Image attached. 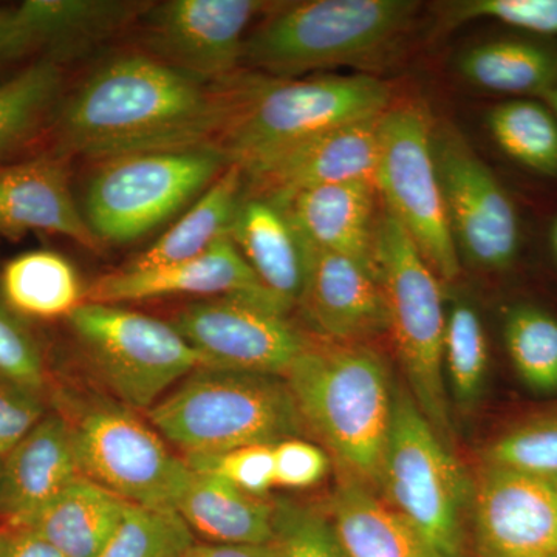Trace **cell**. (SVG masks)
<instances>
[{
  "label": "cell",
  "mask_w": 557,
  "mask_h": 557,
  "mask_svg": "<svg viewBox=\"0 0 557 557\" xmlns=\"http://www.w3.org/2000/svg\"><path fill=\"white\" fill-rule=\"evenodd\" d=\"M255 78L209 83L148 53L121 54L62 98L51 121L54 153L100 161L219 146Z\"/></svg>",
  "instance_id": "6da1fadb"
},
{
  "label": "cell",
  "mask_w": 557,
  "mask_h": 557,
  "mask_svg": "<svg viewBox=\"0 0 557 557\" xmlns=\"http://www.w3.org/2000/svg\"><path fill=\"white\" fill-rule=\"evenodd\" d=\"M284 380L343 478L379 487L395 397L383 358L366 344L309 338Z\"/></svg>",
  "instance_id": "7a4b0ae2"
},
{
  "label": "cell",
  "mask_w": 557,
  "mask_h": 557,
  "mask_svg": "<svg viewBox=\"0 0 557 557\" xmlns=\"http://www.w3.org/2000/svg\"><path fill=\"white\" fill-rule=\"evenodd\" d=\"M152 426L189 456L276 445L306 424L281 376L197 369L148 410Z\"/></svg>",
  "instance_id": "3957f363"
},
{
  "label": "cell",
  "mask_w": 557,
  "mask_h": 557,
  "mask_svg": "<svg viewBox=\"0 0 557 557\" xmlns=\"http://www.w3.org/2000/svg\"><path fill=\"white\" fill-rule=\"evenodd\" d=\"M408 0H310L281 7L245 40L242 65L288 79L383 53L409 27Z\"/></svg>",
  "instance_id": "277c9868"
},
{
  "label": "cell",
  "mask_w": 557,
  "mask_h": 557,
  "mask_svg": "<svg viewBox=\"0 0 557 557\" xmlns=\"http://www.w3.org/2000/svg\"><path fill=\"white\" fill-rule=\"evenodd\" d=\"M373 258L386 300L387 330L408 376L410 395L450 449L454 428L443 366L448 317L437 274L387 209L375 225Z\"/></svg>",
  "instance_id": "5b68a950"
},
{
  "label": "cell",
  "mask_w": 557,
  "mask_h": 557,
  "mask_svg": "<svg viewBox=\"0 0 557 557\" xmlns=\"http://www.w3.org/2000/svg\"><path fill=\"white\" fill-rule=\"evenodd\" d=\"M97 163L84 193V219L100 245H126L199 199L231 161L212 145L127 153Z\"/></svg>",
  "instance_id": "8992f818"
},
{
  "label": "cell",
  "mask_w": 557,
  "mask_h": 557,
  "mask_svg": "<svg viewBox=\"0 0 557 557\" xmlns=\"http://www.w3.org/2000/svg\"><path fill=\"white\" fill-rule=\"evenodd\" d=\"M391 101L388 84L370 75L306 81L256 76L219 148L244 168L302 139L376 119Z\"/></svg>",
  "instance_id": "52a82bcc"
},
{
  "label": "cell",
  "mask_w": 557,
  "mask_h": 557,
  "mask_svg": "<svg viewBox=\"0 0 557 557\" xmlns=\"http://www.w3.org/2000/svg\"><path fill=\"white\" fill-rule=\"evenodd\" d=\"M379 490L435 557H467L468 479L408 388L395 387Z\"/></svg>",
  "instance_id": "ba28073f"
},
{
  "label": "cell",
  "mask_w": 557,
  "mask_h": 557,
  "mask_svg": "<svg viewBox=\"0 0 557 557\" xmlns=\"http://www.w3.org/2000/svg\"><path fill=\"white\" fill-rule=\"evenodd\" d=\"M102 383L129 409H152L203 366L171 322L115 304L83 302L67 318Z\"/></svg>",
  "instance_id": "9c48e42d"
},
{
  "label": "cell",
  "mask_w": 557,
  "mask_h": 557,
  "mask_svg": "<svg viewBox=\"0 0 557 557\" xmlns=\"http://www.w3.org/2000/svg\"><path fill=\"white\" fill-rule=\"evenodd\" d=\"M432 138L434 129L420 106H391L380 120L373 183L432 271L454 281L460 274V255L446 215Z\"/></svg>",
  "instance_id": "30bf717a"
},
{
  "label": "cell",
  "mask_w": 557,
  "mask_h": 557,
  "mask_svg": "<svg viewBox=\"0 0 557 557\" xmlns=\"http://www.w3.org/2000/svg\"><path fill=\"white\" fill-rule=\"evenodd\" d=\"M120 405L98 403L70 421L84 478L135 507L175 511L190 475L188 463Z\"/></svg>",
  "instance_id": "8fae6325"
},
{
  "label": "cell",
  "mask_w": 557,
  "mask_h": 557,
  "mask_svg": "<svg viewBox=\"0 0 557 557\" xmlns=\"http://www.w3.org/2000/svg\"><path fill=\"white\" fill-rule=\"evenodd\" d=\"M432 146L458 255L482 270L508 269L518 256L519 219L507 190L456 129L434 131Z\"/></svg>",
  "instance_id": "7c38bea8"
},
{
  "label": "cell",
  "mask_w": 557,
  "mask_h": 557,
  "mask_svg": "<svg viewBox=\"0 0 557 557\" xmlns=\"http://www.w3.org/2000/svg\"><path fill=\"white\" fill-rule=\"evenodd\" d=\"M170 322L200 355L201 368L226 372L284 379L309 339L285 314L240 298L194 300Z\"/></svg>",
  "instance_id": "4fadbf2b"
},
{
  "label": "cell",
  "mask_w": 557,
  "mask_h": 557,
  "mask_svg": "<svg viewBox=\"0 0 557 557\" xmlns=\"http://www.w3.org/2000/svg\"><path fill=\"white\" fill-rule=\"evenodd\" d=\"M267 3L258 0H168L141 14L150 57L209 83L239 75L247 30Z\"/></svg>",
  "instance_id": "5bb4252c"
},
{
  "label": "cell",
  "mask_w": 557,
  "mask_h": 557,
  "mask_svg": "<svg viewBox=\"0 0 557 557\" xmlns=\"http://www.w3.org/2000/svg\"><path fill=\"white\" fill-rule=\"evenodd\" d=\"M478 557H557V483L487 465L472 487Z\"/></svg>",
  "instance_id": "9a60e30c"
},
{
  "label": "cell",
  "mask_w": 557,
  "mask_h": 557,
  "mask_svg": "<svg viewBox=\"0 0 557 557\" xmlns=\"http://www.w3.org/2000/svg\"><path fill=\"white\" fill-rule=\"evenodd\" d=\"M381 116L314 135L252 161L242 168L245 196L282 201L314 186L357 180L373 183Z\"/></svg>",
  "instance_id": "2e32d148"
},
{
  "label": "cell",
  "mask_w": 557,
  "mask_h": 557,
  "mask_svg": "<svg viewBox=\"0 0 557 557\" xmlns=\"http://www.w3.org/2000/svg\"><path fill=\"white\" fill-rule=\"evenodd\" d=\"M174 296L240 298L282 313L231 236L186 262L139 271L120 269L106 274L87 289L86 302L123 306Z\"/></svg>",
  "instance_id": "e0dca14e"
},
{
  "label": "cell",
  "mask_w": 557,
  "mask_h": 557,
  "mask_svg": "<svg viewBox=\"0 0 557 557\" xmlns=\"http://www.w3.org/2000/svg\"><path fill=\"white\" fill-rule=\"evenodd\" d=\"M302 244L306 273L298 306L318 338L361 343L387 330L386 300L376 270L304 239Z\"/></svg>",
  "instance_id": "ac0fdd59"
},
{
  "label": "cell",
  "mask_w": 557,
  "mask_h": 557,
  "mask_svg": "<svg viewBox=\"0 0 557 557\" xmlns=\"http://www.w3.org/2000/svg\"><path fill=\"white\" fill-rule=\"evenodd\" d=\"M57 234L97 249L83 209L70 186L69 164L60 153L0 166V236Z\"/></svg>",
  "instance_id": "d6986e66"
},
{
  "label": "cell",
  "mask_w": 557,
  "mask_h": 557,
  "mask_svg": "<svg viewBox=\"0 0 557 557\" xmlns=\"http://www.w3.org/2000/svg\"><path fill=\"white\" fill-rule=\"evenodd\" d=\"M69 418L46 417L5 456L0 469V511L21 520L83 479Z\"/></svg>",
  "instance_id": "ffe728a7"
},
{
  "label": "cell",
  "mask_w": 557,
  "mask_h": 557,
  "mask_svg": "<svg viewBox=\"0 0 557 557\" xmlns=\"http://www.w3.org/2000/svg\"><path fill=\"white\" fill-rule=\"evenodd\" d=\"M375 193L372 182L357 180L299 190L274 203L287 212L307 244L339 252L376 270L373 258Z\"/></svg>",
  "instance_id": "44dd1931"
},
{
  "label": "cell",
  "mask_w": 557,
  "mask_h": 557,
  "mask_svg": "<svg viewBox=\"0 0 557 557\" xmlns=\"http://www.w3.org/2000/svg\"><path fill=\"white\" fill-rule=\"evenodd\" d=\"M231 239L282 313L298 306L306 255L287 212L262 197H244Z\"/></svg>",
  "instance_id": "7402d4cb"
},
{
  "label": "cell",
  "mask_w": 557,
  "mask_h": 557,
  "mask_svg": "<svg viewBox=\"0 0 557 557\" xmlns=\"http://www.w3.org/2000/svg\"><path fill=\"white\" fill-rule=\"evenodd\" d=\"M148 7L120 0H27L14 10L30 50H44L60 62L139 20Z\"/></svg>",
  "instance_id": "603a6c76"
},
{
  "label": "cell",
  "mask_w": 557,
  "mask_h": 557,
  "mask_svg": "<svg viewBox=\"0 0 557 557\" xmlns=\"http://www.w3.org/2000/svg\"><path fill=\"white\" fill-rule=\"evenodd\" d=\"M131 504L83 478L20 523L47 539L65 557H98Z\"/></svg>",
  "instance_id": "cb8c5ba5"
},
{
  "label": "cell",
  "mask_w": 557,
  "mask_h": 557,
  "mask_svg": "<svg viewBox=\"0 0 557 557\" xmlns=\"http://www.w3.org/2000/svg\"><path fill=\"white\" fill-rule=\"evenodd\" d=\"M273 504L249 496L215 475L190 469L175 512L209 544H269L273 541Z\"/></svg>",
  "instance_id": "d4e9b609"
},
{
  "label": "cell",
  "mask_w": 557,
  "mask_h": 557,
  "mask_svg": "<svg viewBox=\"0 0 557 557\" xmlns=\"http://www.w3.org/2000/svg\"><path fill=\"white\" fill-rule=\"evenodd\" d=\"M330 512L347 557H435L408 520L357 480L341 475Z\"/></svg>",
  "instance_id": "484cf974"
},
{
  "label": "cell",
  "mask_w": 557,
  "mask_h": 557,
  "mask_svg": "<svg viewBox=\"0 0 557 557\" xmlns=\"http://www.w3.org/2000/svg\"><path fill=\"white\" fill-rule=\"evenodd\" d=\"M245 197L244 171L231 163L166 233L135 256L124 270L160 269L203 255L231 236Z\"/></svg>",
  "instance_id": "4316f807"
},
{
  "label": "cell",
  "mask_w": 557,
  "mask_h": 557,
  "mask_svg": "<svg viewBox=\"0 0 557 557\" xmlns=\"http://www.w3.org/2000/svg\"><path fill=\"white\" fill-rule=\"evenodd\" d=\"M0 293L24 321L69 318L86 302L78 271L51 249H35L11 259L0 273Z\"/></svg>",
  "instance_id": "83f0119b"
},
{
  "label": "cell",
  "mask_w": 557,
  "mask_h": 557,
  "mask_svg": "<svg viewBox=\"0 0 557 557\" xmlns=\"http://www.w3.org/2000/svg\"><path fill=\"white\" fill-rule=\"evenodd\" d=\"M458 70L480 89L544 97L557 84V53L525 40H494L465 51Z\"/></svg>",
  "instance_id": "f1b7e54d"
},
{
  "label": "cell",
  "mask_w": 557,
  "mask_h": 557,
  "mask_svg": "<svg viewBox=\"0 0 557 557\" xmlns=\"http://www.w3.org/2000/svg\"><path fill=\"white\" fill-rule=\"evenodd\" d=\"M60 62L42 58L0 83V161L36 138L62 100Z\"/></svg>",
  "instance_id": "f546056e"
},
{
  "label": "cell",
  "mask_w": 557,
  "mask_h": 557,
  "mask_svg": "<svg viewBox=\"0 0 557 557\" xmlns=\"http://www.w3.org/2000/svg\"><path fill=\"white\" fill-rule=\"evenodd\" d=\"M498 148L528 170L557 175V120L548 106L531 100L502 102L487 115Z\"/></svg>",
  "instance_id": "4dcf8cb0"
},
{
  "label": "cell",
  "mask_w": 557,
  "mask_h": 557,
  "mask_svg": "<svg viewBox=\"0 0 557 557\" xmlns=\"http://www.w3.org/2000/svg\"><path fill=\"white\" fill-rule=\"evenodd\" d=\"M505 341L516 372L528 387L557 392V319L534 307H516L505 322Z\"/></svg>",
  "instance_id": "1f68e13d"
},
{
  "label": "cell",
  "mask_w": 557,
  "mask_h": 557,
  "mask_svg": "<svg viewBox=\"0 0 557 557\" xmlns=\"http://www.w3.org/2000/svg\"><path fill=\"white\" fill-rule=\"evenodd\" d=\"M487 339L478 311L457 300L446 319L443 366L454 398L461 406H471L482 394L486 380Z\"/></svg>",
  "instance_id": "d6a6232c"
},
{
  "label": "cell",
  "mask_w": 557,
  "mask_h": 557,
  "mask_svg": "<svg viewBox=\"0 0 557 557\" xmlns=\"http://www.w3.org/2000/svg\"><path fill=\"white\" fill-rule=\"evenodd\" d=\"M194 544L193 531L177 512L129 505L98 557H185Z\"/></svg>",
  "instance_id": "836d02e7"
},
{
  "label": "cell",
  "mask_w": 557,
  "mask_h": 557,
  "mask_svg": "<svg viewBox=\"0 0 557 557\" xmlns=\"http://www.w3.org/2000/svg\"><path fill=\"white\" fill-rule=\"evenodd\" d=\"M485 463L531 474L557 475V409L522 421L486 449Z\"/></svg>",
  "instance_id": "e575fe53"
},
{
  "label": "cell",
  "mask_w": 557,
  "mask_h": 557,
  "mask_svg": "<svg viewBox=\"0 0 557 557\" xmlns=\"http://www.w3.org/2000/svg\"><path fill=\"white\" fill-rule=\"evenodd\" d=\"M273 544L281 557H347L332 522L295 502L273 504Z\"/></svg>",
  "instance_id": "d590c367"
},
{
  "label": "cell",
  "mask_w": 557,
  "mask_h": 557,
  "mask_svg": "<svg viewBox=\"0 0 557 557\" xmlns=\"http://www.w3.org/2000/svg\"><path fill=\"white\" fill-rule=\"evenodd\" d=\"M194 471L215 475L249 496L263 498L274 483L273 445L244 446L211 456L185 457Z\"/></svg>",
  "instance_id": "8d00e7d4"
},
{
  "label": "cell",
  "mask_w": 557,
  "mask_h": 557,
  "mask_svg": "<svg viewBox=\"0 0 557 557\" xmlns=\"http://www.w3.org/2000/svg\"><path fill=\"white\" fill-rule=\"evenodd\" d=\"M494 20L537 35L557 36V0H465L449 3L453 24Z\"/></svg>",
  "instance_id": "74e56055"
},
{
  "label": "cell",
  "mask_w": 557,
  "mask_h": 557,
  "mask_svg": "<svg viewBox=\"0 0 557 557\" xmlns=\"http://www.w3.org/2000/svg\"><path fill=\"white\" fill-rule=\"evenodd\" d=\"M0 375L40 391L46 383L42 351L24 319L0 293Z\"/></svg>",
  "instance_id": "f35d334b"
},
{
  "label": "cell",
  "mask_w": 557,
  "mask_h": 557,
  "mask_svg": "<svg viewBox=\"0 0 557 557\" xmlns=\"http://www.w3.org/2000/svg\"><path fill=\"white\" fill-rule=\"evenodd\" d=\"M40 391L0 375V458L5 457L42 418Z\"/></svg>",
  "instance_id": "ab89813d"
},
{
  "label": "cell",
  "mask_w": 557,
  "mask_h": 557,
  "mask_svg": "<svg viewBox=\"0 0 557 557\" xmlns=\"http://www.w3.org/2000/svg\"><path fill=\"white\" fill-rule=\"evenodd\" d=\"M273 453L276 486L304 490L317 485L327 474V454L306 440H282L273 445Z\"/></svg>",
  "instance_id": "60d3db41"
},
{
  "label": "cell",
  "mask_w": 557,
  "mask_h": 557,
  "mask_svg": "<svg viewBox=\"0 0 557 557\" xmlns=\"http://www.w3.org/2000/svg\"><path fill=\"white\" fill-rule=\"evenodd\" d=\"M0 557H65L32 528L7 523L0 528Z\"/></svg>",
  "instance_id": "b9f144b4"
},
{
  "label": "cell",
  "mask_w": 557,
  "mask_h": 557,
  "mask_svg": "<svg viewBox=\"0 0 557 557\" xmlns=\"http://www.w3.org/2000/svg\"><path fill=\"white\" fill-rule=\"evenodd\" d=\"M16 10H0V64L30 53Z\"/></svg>",
  "instance_id": "7bdbcfd3"
},
{
  "label": "cell",
  "mask_w": 557,
  "mask_h": 557,
  "mask_svg": "<svg viewBox=\"0 0 557 557\" xmlns=\"http://www.w3.org/2000/svg\"><path fill=\"white\" fill-rule=\"evenodd\" d=\"M185 557H281L273 542L269 544H194Z\"/></svg>",
  "instance_id": "ee69618b"
},
{
  "label": "cell",
  "mask_w": 557,
  "mask_h": 557,
  "mask_svg": "<svg viewBox=\"0 0 557 557\" xmlns=\"http://www.w3.org/2000/svg\"><path fill=\"white\" fill-rule=\"evenodd\" d=\"M544 100L547 102L548 109L552 110L553 115H555L557 120V84L544 95Z\"/></svg>",
  "instance_id": "f6af8a7d"
},
{
  "label": "cell",
  "mask_w": 557,
  "mask_h": 557,
  "mask_svg": "<svg viewBox=\"0 0 557 557\" xmlns=\"http://www.w3.org/2000/svg\"><path fill=\"white\" fill-rule=\"evenodd\" d=\"M552 248L553 252H555V258L557 260V218L555 220V223H553L552 228Z\"/></svg>",
  "instance_id": "bcb514c9"
},
{
  "label": "cell",
  "mask_w": 557,
  "mask_h": 557,
  "mask_svg": "<svg viewBox=\"0 0 557 557\" xmlns=\"http://www.w3.org/2000/svg\"><path fill=\"white\" fill-rule=\"evenodd\" d=\"M548 479H552L553 482L557 483V475H555V478H548Z\"/></svg>",
  "instance_id": "7dc6e473"
},
{
  "label": "cell",
  "mask_w": 557,
  "mask_h": 557,
  "mask_svg": "<svg viewBox=\"0 0 557 557\" xmlns=\"http://www.w3.org/2000/svg\"><path fill=\"white\" fill-rule=\"evenodd\" d=\"M0 469H2V461H0Z\"/></svg>",
  "instance_id": "c3c4849f"
}]
</instances>
